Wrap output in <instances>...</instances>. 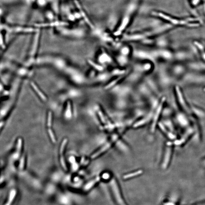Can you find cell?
<instances>
[{"label":"cell","instance_id":"6da1fadb","mask_svg":"<svg viewBox=\"0 0 205 205\" xmlns=\"http://www.w3.org/2000/svg\"><path fill=\"white\" fill-rule=\"evenodd\" d=\"M109 185L113 199L117 205H128L126 203L116 178L113 177L109 182Z\"/></svg>","mask_w":205,"mask_h":205},{"label":"cell","instance_id":"7a4b0ae2","mask_svg":"<svg viewBox=\"0 0 205 205\" xmlns=\"http://www.w3.org/2000/svg\"><path fill=\"white\" fill-rule=\"evenodd\" d=\"M118 138L119 137L117 135H115L112 137L110 140H109L102 146H101L99 149H98L97 151H96L92 154L91 156V159H97V158L100 156L102 154L105 153L115 144V143L116 142Z\"/></svg>","mask_w":205,"mask_h":205},{"label":"cell","instance_id":"3957f363","mask_svg":"<svg viewBox=\"0 0 205 205\" xmlns=\"http://www.w3.org/2000/svg\"><path fill=\"white\" fill-rule=\"evenodd\" d=\"M69 24L65 21L58 20H52L48 22H39L35 24L36 28L50 27H63L69 25Z\"/></svg>","mask_w":205,"mask_h":205},{"label":"cell","instance_id":"277c9868","mask_svg":"<svg viewBox=\"0 0 205 205\" xmlns=\"http://www.w3.org/2000/svg\"><path fill=\"white\" fill-rule=\"evenodd\" d=\"M5 28L7 29L8 30L12 32L30 33L36 32L39 30L37 28L32 27H24L22 26H4Z\"/></svg>","mask_w":205,"mask_h":205},{"label":"cell","instance_id":"5b68a950","mask_svg":"<svg viewBox=\"0 0 205 205\" xmlns=\"http://www.w3.org/2000/svg\"><path fill=\"white\" fill-rule=\"evenodd\" d=\"M98 115L101 125L107 130L111 131L115 129V125L108 117L102 113V112H98Z\"/></svg>","mask_w":205,"mask_h":205},{"label":"cell","instance_id":"8992f818","mask_svg":"<svg viewBox=\"0 0 205 205\" xmlns=\"http://www.w3.org/2000/svg\"><path fill=\"white\" fill-rule=\"evenodd\" d=\"M67 142V139H65L63 140L62 144H61L60 152V161L61 165H62L64 169L65 170H67V168H66V164L65 161V159L64 156H63V152H64L66 144V143Z\"/></svg>","mask_w":205,"mask_h":205},{"label":"cell","instance_id":"52a82bcc","mask_svg":"<svg viewBox=\"0 0 205 205\" xmlns=\"http://www.w3.org/2000/svg\"><path fill=\"white\" fill-rule=\"evenodd\" d=\"M52 118V113H51V112H49L48 115V123H47V125H48V131L49 133V134H50V138H51L52 142L55 143H56V138L55 136H54L53 133L52 132V130L51 129Z\"/></svg>","mask_w":205,"mask_h":205},{"label":"cell","instance_id":"ba28073f","mask_svg":"<svg viewBox=\"0 0 205 205\" xmlns=\"http://www.w3.org/2000/svg\"><path fill=\"white\" fill-rule=\"evenodd\" d=\"M143 171L142 169H139L137 170L131 172L124 174L123 176V178L124 180H128L131 178H136L140 176L143 174Z\"/></svg>","mask_w":205,"mask_h":205},{"label":"cell","instance_id":"9c48e42d","mask_svg":"<svg viewBox=\"0 0 205 205\" xmlns=\"http://www.w3.org/2000/svg\"><path fill=\"white\" fill-rule=\"evenodd\" d=\"M75 3L76 6L77 8H78L81 14L82 15V17H83V18L85 21V22H86L88 24L90 27L93 28V26L92 24L90 22V21L89 20L88 17H87L86 15L85 12L84 11L83 8H82L81 6L80 3H79L78 1H76V0H75Z\"/></svg>","mask_w":205,"mask_h":205},{"label":"cell","instance_id":"30bf717a","mask_svg":"<svg viewBox=\"0 0 205 205\" xmlns=\"http://www.w3.org/2000/svg\"><path fill=\"white\" fill-rule=\"evenodd\" d=\"M159 16L162 17V18L165 19V20L168 21H169L172 23H173V24H184L185 23V22H179V21H178L176 20H174V19H173L171 18V17L167 16L163 14L162 13H159Z\"/></svg>","mask_w":205,"mask_h":205},{"label":"cell","instance_id":"8fae6325","mask_svg":"<svg viewBox=\"0 0 205 205\" xmlns=\"http://www.w3.org/2000/svg\"><path fill=\"white\" fill-rule=\"evenodd\" d=\"M31 85L32 86L33 88L36 91V92L37 93L38 95L40 96L42 99L44 100H46V97H45L44 95L41 92V91L40 90L39 88H38L37 86L36 85V84L33 83V82H31Z\"/></svg>","mask_w":205,"mask_h":205},{"label":"cell","instance_id":"7c38bea8","mask_svg":"<svg viewBox=\"0 0 205 205\" xmlns=\"http://www.w3.org/2000/svg\"><path fill=\"white\" fill-rule=\"evenodd\" d=\"M36 0H31V1L32 2H35V1H36Z\"/></svg>","mask_w":205,"mask_h":205},{"label":"cell","instance_id":"4fadbf2b","mask_svg":"<svg viewBox=\"0 0 205 205\" xmlns=\"http://www.w3.org/2000/svg\"></svg>","mask_w":205,"mask_h":205}]
</instances>
